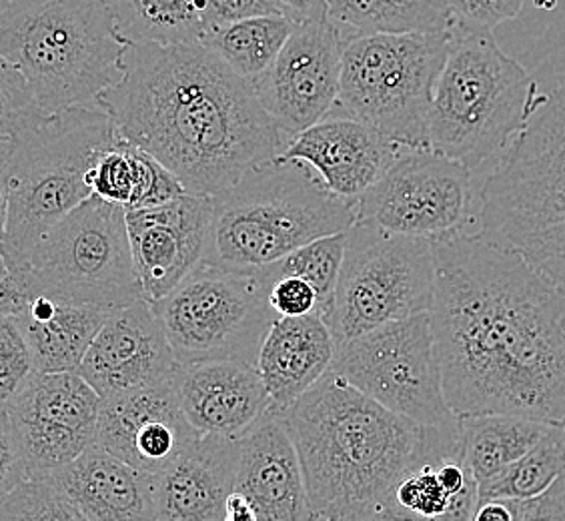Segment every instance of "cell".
Masks as SVG:
<instances>
[{
	"mask_svg": "<svg viewBox=\"0 0 565 521\" xmlns=\"http://www.w3.org/2000/svg\"><path fill=\"white\" fill-rule=\"evenodd\" d=\"M115 139L109 115L98 107L49 115L12 139L11 157L2 171L9 221L0 253L17 281L44 237L93 196L88 169Z\"/></svg>",
	"mask_w": 565,
	"mask_h": 521,
	"instance_id": "obj_8",
	"label": "cell"
},
{
	"mask_svg": "<svg viewBox=\"0 0 565 521\" xmlns=\"http://www.w3.org/2000/svg\"><path fill=\"white\" fill-rule=\"evenodd\" d=\"M537 83L488 31L454 29L427 119V147L473 173L503 159L532 115Z\"/></svg>",
	"mask_w": 565,
	"mask_h": 521,
	"instance_id": "obj_7",
	"label": "cell"
},
{
	"mask_svg": "<svg viewBox=\"0 0 565 521\" xmlns=\"http://www.w3.org/2000/svg\"><path fill=\"white\" fill-rule=\"evenodd\" d=\"M479 193L481 233L522 253L565 291V85L537 95Z\"/></svg>",
	"mask_w": 565,
	"mask_h": 521,
	"instance_id": "obj_5",
	"label": "cell"
},
{
	"mask_svg": "<svg viewBox=\"0 0 565 521\" xmlns=\"http://www.w3.org/2000/svg\"><path fill=\"white\" fill-rule=\"evenodd\" d=\"M358 203L333 195L309 164L273 159L213 196L207 257L235 269H262L311 241L343 233Z\"/></svg>",
	"mask_w": 565,
	"mask_h": 521,
	"instance_id": "obj_6",
	"label": "cell"
},
{
	"mask_svg": "<svg viewBox=\"0 0 565 521\" xmlns=\"http://www.w3.org/2000/svg\"><path fill=\"white\" fill-rule=\"evenodd\" d=\"M402 149L365 123L329 113L297 135L279 159L309 164L333 195L359 203Z\"/></svg>",
	"mask_w": 565,
	"mask_h": 521,
	"instance_id": "obj_20",
	"label": "cell"
},
{
	"mask_svg": "<svg viewBox=\"0 0 565 521\" xmlns=\"http://www.w3.org/2000/svg\"><path fill=\"white\" fill-rule=\"evenodd\" d=\"M11 151L12 139H9V137H2V135H0V177H2V171H4V167H7L9 157H11Z\"/></svg>",
	"mask_w": 565,
	"mask_h": 521,
	"instance_id": "obj_50",
	"label": "cell"
},
{
	"mask_svg": "<svg viewBox=\"0 0 565 521\" xmlns=\"http://www.w3.org/2000/svg\"><path fill=\"white\" fill-rule=\"evenodd\" d=\"M527 0H447L456 29L488 31L520 17Z\"/></svg>",
	"mask_w": 565,
	"mask_h": 521,
	"instance_id": "obj_38",
	"label": "cell"
},
{
	"mask_svg": "<svg viewBox=\"0 0 565 521\" xmlns=\"http://www.w3.org/2000/svg\"><path fill=\"white\" fill-rule=\"evenodd\" d=\"M29 479L26 464L7 410H0V500Z\"/></svg>",
	"mask_w": 565,
	"mask_h": 521,
	"instance_id": "obj_40",
	"label": "cell"
},
{
	"mask_svg": "<svg viewBox=\"0 0 565 521\" xmlns=\"http://www.w3.org/2000/svg\"><path fill=\"white\" fill-rule=\"evenodd\" d=\"M435 358L457 417L565 422V291L486 233L431 241Z\"/></svg>",
	"mask_w": 565,
	"mask_h": 521,
	"instance_id": "obj_1",
	"label": "cell"
},
{
	"mask_svg": "<svg viewBox=\"0 0 565 521\" xmlns=\"http://www.w3.org/2000/svg\"><path fill=\"white\" fill-rule=\"evenodd\" d=\"M550 425L510 413L457 417L461 457L478 481V489L486 488L525 456L544 437Z\"/></svg>",
	"mask_w": 565,
	"mask_h": 521,
	"instance_id": "obj_29",
	"label": "cell"
},
{
	"mask_svg": "<svg viewBox=\"0 0 565 521\" xmlns=\"http://www.w3.org/2000/svg\"><path fill=\"white\" fill-rule=\"evenodd\" d=\"M115 309L26 294L19 313L36 373L78 371L98 329Z\"/></svg>",
	"mask_w": 565,
	"mask_h": 521,
	"instance_id": "obj_26",
	"label": "cell"
},
{
	"mask_svg": "<svg viewBox=\"0 0 565 521\" xmlns=\"http://www.w3.org/2000/svg\"><path fill=\"white\" fill-rule=\"evenodd\" d=\"M223 521H259V515H257V511H255V508L250 506V501L243 493L233 491L228 496Z\"/></svg>",
	"mask_w": 565,
	"mask_h": 521,
	"instance_id": "obj_48",
	"label": "cell"
},
{
	"mask_svg": "<svg viewBox=\"0 0 565 521\" xmlns=\"http://www.w3.org/2000/svg\"><path fill=\"white\" fill-rule=\"evenodd\" d=\"M199 437L179 403L174 380L100 400L98 446L142 474H161Z\"/></svg>",
	"mask_w": 565,
	"mask_h": 521,
	"instance_id": "obj_18",
	"label": "cell"
},
{
	"mask_svg": "<svg viewBox=\"0 0 565 521\" xmlns=\"http://www.w3.org/2000/svg\"><path fill=\"white\" fill-rule=\"evenodd\" d=\"M281 419L303 469L313 521H349L415 467L461 449L457 432L414 424L333 370Z\"/></svg>",
	"mask_w": 565,
	"mask_h": 521,
	"instance_id": "obj_3",
	"label": "cell"
},
{
	"mask_svg": "<svg viewBox=\"0 0 565 521\" xmlns=\"http://www.w3.org/2000/svg\"><path fill=\"white\" fill-rule=\"evenodd\" d=\"M345 249H348V231L311 241L257 272L262 275L263 281L267 283V287L279 277H299L309 283L319 299V313L326 317L327 321L335 299Z\"/></svg>",
	"mask_w": 565,
	"mask_h": 521,
	"instance_id": "obj_33",
	"label": "cell"
},
{
	"mask_svg": "<svg viewBox=\"0 0 565 521\" xmlns=\"http://www.w3.org/2000/svg\"><path fill=\"white\" fill-rule=\"evenodd\" d=\"M0 521H88L49 478L26 479L0 500Z\"/></svg>",
	"mask_w": 565,
	"mask_h": 521,
	"instance_id": "obj_34",
	"label": "cell"
},
{
	"mask_svg": "<svg viewBox=\"0 0 565 521\" xmlns=\"http://www.w3.org/2000/svg\"><path fill=\"white\" fill-rule=\"evenodd\" d=\"M431 299V241L392 235L365 223L349 228L335 299L327 317L338 348L377 327L427 313Z\"/></svg>",
	"mask_w": 565,
	"mask_h": 521,
	"instance_id": "obj_12",
	"label": "cell"
},
{
	"mask_svg": "<svg viewBox=\"0 0 565 521\" xmlns=\"http://www.w3.org/2000/svg\"><path fill=\"white\" fill-rule=\"evenodd\" d=\"M12 2H17V0H0V11H4L7 7H11Z\"/></svg>",
	"mask_w": 565,
	"mask_h": 521,
	"instance_id": "obj_51",
	"label": "cell"
},
{
	"mask_svg": "<svg viewBox=\"0 0 565 521\" xmlns=\"http://www.w3.org/2000/svg\"><path fill=\"white\" fill-rule=\"evenodd\" d=\"M335 339L319 311L303 317H275L263 337L257 371L271 412H287L331 370Z\"/></svg>",
	"mask_w": 565,
	"mask_h": 521,
	"instance_id": "obj_24",
	"label": "cell"
},
{
	"mask_svg": "<svg viewBox=\"0 0 565 521\" xmlns=\"http://www.w3.org/2000/svg\"><path fill=\"white\" fill-rule=\"evenodd\" d=\"M522 503L510 498H483L471 521H522Z\"/></svg>",
	"mask_w": 565,
	"mask_h": 521,
	"instance_id": "obj_44",
	"label": "cell"
},
{
	"mask_svg": "<svg viewBox=\"0 0 565 521\" xmlns=\"http://www.w3.org/2000/svg\"><path fill=\"white\" fill-rule=\"evenodd\" d=\"M267 299L275 317H303L319 311L313 287L299 277H279L269 283Z\"/></svg>",
	"mask_w": 565,
	"mask_h": 521,
	"instance_id": "obj_39",
	"label": "cell"
},
{
	"mask_svg": "<svg viewBox=\"0 0 565 521\" xmlns=\"http://www.w3.org/2000/svg\"><path fill=\"white\" fill-rule=\"evenodd\" d=\"M213 196H177L163 205L127 211L135 275L142 299L157 304L207 257Z\"/></svg>",
	"mask_w": 565,
	"mask_h": 521,
	"instance_id": "obj_17",
	"label": "cell"
},
{
	"mask_svg": "<svg viewBox=\"0 0 565 521\" xmlns=\"http://www.w3.org/2000/svg\"><path fill=\"white\" fill-rule=\"evenodd\" d=\"M19 283L24 294L107 309L142 299L127 211L88 196L44 237Z\"/></svg>",
	"mask_w": 565,
	"mask_h": 521,
	"instance_id": "obj_11",
	"label": "cell"
},
{
	"mask_svg": "<svg viewBox=\"0 0 565 521\" xmlns=\"http://www.w3.org/2000/svg\"><path fill=\"white\" fill-rule=\"evenodd\" d=\"M343 49L345 43L323 11L295 24L275 63L250 83L285 147L333 109Z\"/></svg>",
	"mask_w": 565,
	"mask_h": 521,
	"instance_id": "obj_15",
	"label": "cell"
},
{
	"mask_svg": "<svg viewBox=\"0 0 565 521\" xmlns=\"http://www.w3.org/2000/svg\"><path fill=\"white\" fill-rule=\"evenodd\" d=\"M275 2L279 4L282 14L291 19L295 24L309 21L326 11V0H275Z\"/></svg>",
	"mask_w": 565,
	"mask_h": 521,
	"instance_id": "obj_47",
	"label": "cell"
},
{
	"mask_svg": "<svg viewBox=\"0 0 565 521\" xmlns=\"http://www.w3.org/2000/svg\"><path fill=\"white\" fill-rule=\"evenodd\" d=\"M239 456V439L201 435L183 456L151 476L154 520L223 521Z\"/></svg>",
	"mask_w": 565,
	"mask_h": 521,
	"instance_id": "obj_22",
	"label": "cell"
},
{
	"mask_svg": "<svg viewBox=\"0 0 565 521\" xmlns=\"http://www.w3.org/2000/svg\"><path fill=\"white\" fill-rule=\"evenodd\" d=\"M481 187L466 164L431 149H402L359 199L358 221L392 235L447 241L481 233Z\"/></svg>",
	"mask_w": 565,
	"mask_h": 521,
	"instance_id": "obj_13",
	"label": "cell"
},
{
	"mask_svg": "<svg viewBox=\"0 0 565 521\" xmlns=\"http://www.w3.org/2000/svg\"><path fill=\"white\" fill-rule=\"evenodd\" d=\"M451 34H377L348 41L338 100L329 113L361 120L403 149H429L427 119Z\"/></svg>",
	"mask_w": 565,
	"mask_h": 521,
	"instance_id": "obj_9",
	"label": "cell"
},
{
	"mask_svg": "<svg viewBox=\"0 0 565 521\" xmlns=\"http://www.w3.org/2000/svg\"><path fill=\"white\" fill-rule=\"evenodd\" d=\"M44 117L26 78L9 59L0 55V135L14 139L33 129Z\"/></svg>",
	"mask_w": 565,
	"mask_h": 521,
	"instance_id": "obj_36",
	"label": "cell"
},
{
	"mask_svg": "<svg viewBox=\"0 0 565 521\" xmlns=\"http://www.w3.org/2000/svg\"><path fill=\"white\" fill-rule=\"evenodd\" d=\"M87 183L93 195L125 211L163 205L186 193L167 167L119 135L95 157Z\"/></svg>",
	"mask_w": 565,
	"mask_h": 521,
	"instance_id": "obj_27",
	"label": "cell"
},
{
	"mask_svg": "<svg viewBox=\"0 0 565 521\" xmlns=\"http://www.w3.org/2000/svg\"><path fill=\"white\" fill-rule=\"evenodd\" d=\"M295 22L282 14H263L211 26L201 44L245 81H257L275 63Z\"/></svg>",
	"mask_w": 565,
	"mask_h": 521,
	"instance_id": "obj_31",
	"label": "cell"
},
{
	"mask_svg": "<svg viewBox=\"0 0 565 521\" xmlns=\"http://www.w3.org/2000/svg\"><path fill=\"white\" fill-rule=\"evenodd\" d=\"M522 521H565V476L544 493L523 500Z\"/></svg>",
	"mask_w": 565,
	"mask_h": 521,
	"instance_id": "obj_42",
	"label": "cell"
},
{
	"mask_svg": "<svg viewBox=\"0 0 565 521\" xmlns=\"http://www.w3.org/2000/svg\"><path fill=\"white\" fill-rule=\"evenodd\" d=\"M34 375L33 353L19 317L14 313L0 316V410H7Z\"/></svg>",
	"mask_w": 565,
	"mask_h": 521,
	"instance_id": "obj_35",
	"label": "cell"
},
{
	"mask_svg": "<svg viewBox=\"0 0 565 521\" xmlns=\"http://www.w3.org/2000/svg\"><path fill=\"white\" fill-rule=\"evenodd\" d=\"M267 294L257 269L203 259L152 309L179 365L233 359L255 368L275 319Z\"/></svg>",
	"mask_w": 565,
	"mask_h": 521,
	"instance_id": "obj_10",
	"label": "cell"
},
{
	"mask_svg": "<svg viewBox=\"0 0 565 521\" xmlns=\"http://www.w3.org/2000/svg\"><path fill=\"white\" fill-rule=\"evenodd\" d=\"M46 478L65 493L85 520L157 521L151 476L98 444Z\"/></svg>",
	"mask_w": 565,
	"mask_h": 521,
	"instance_id": "obj_25",
	"label": "cell"
},
{
	"mask_svg": "<svg viewBox=\"0 0 565 521\" xmlns=\"http://www.w3.org/2000/svg\"><path fill=\"white\" fill-rule=\"evenodd\" d=\"M331 370L385 410L439 432H457L427 313L377 327L338 348Z\"/></svg>",
	"mask_w": 565,
	"mask_h": 521,
	"instance_id": "obj_14",
	"label": "cell"
},
{
	"mask_svg": "<svg viewBox=\"0 0 565 521\" xmlns=\"http://www.w3.org/2000/svg\"><path fill=\"white\" fill-rule=\"evenodd\" d=\"M177 368L173 349L152 305L137 299L110 313L76 373L103 400L173 381Z\"/></svg>",
	"mask_w": 565,
	"mask_h": 521,
	"instance_id": "obj_19",
	"label": "cell"
},
{
	"mask_svg": "<svg viewBox=\"0 0 565 521\" xmlns=\"http://www.w3.org/2000/svg\"><path fill=\"white\" fill-rule=\"evenodd\" d=\"M349 521H431L417 515L414 511L405 510L393 498L392 491L380 500L373 501L367 508L358 511Z\"/></svg>",
	"mask_w": 565,
	"mask_h": 521,
	"instance_id": "obj_43",
	"label": "cell"
},
{
	"mask_svg": "<svg viewBox=\"0 0 565 521\" xmlns=\"http://www.w3.org/2000/svg\"><path fill=\"white\" fill-rule=\"evenodd\" d=\"M125 46L103 0H17L0 11V55L24 75L44 115L97 107L120 78Z\"/></svg>",
	"mask_w": 565,
	"mask_h": 521,
	"instance_id": "obj_4",
	"label": "cell"
},
{
	"mask_svg": "<svg viewBox=\"0 0 565 521\" xmlns=\"http://www.w3.org/2000/svg\"><path fill=\"white\" fill-rule=\"evenodd\" d=\"M434 464L435 461H427L424 466L415 467L392 489L393 498L399 506L427 520L441 515L449 503V496L437 479Z\"/></svg>",
	"mask_w": 565,
	"mask_h": 521,
	"instance_id": "obj_37",
	"label": "cell"
},
{
	"mask_svg": "<svg viewBox=\"0 0 565 521\" xmlns=\"http://www.w3.org/2000/svg\"><path fill=\"white\" fill-rule=\"evenodd\" d=\"M97 107L191 195H221L285 151L249 81L201 43H127Z\"/></svg>",
	"mask_w": 565,
	"mask_h": 521,
	"instance_id": "obj_2",
	"label": "cell"
},
{
	"mask_svg": "<svg viewBox=\"0 0 565 521\" xmlns=\"http://www.w3.org/2000/svg\"><path fill=\"white\" fill-rule=\"evenodd\" d=\"M326 19L343 43L377 34L451 33L447 0H326Z\"/></svg>",
	"mask_w": 565,
	"mask_h": 521,
	"instance_id": "obj_28",
	"label": "cell"
},
{
	"mask_svg": "<svg viewBox=\"0 0 565 521\" xmlns=\"http://www.w3.org/2000/svg\"><path fill=\"white\" fill-rule=\"evenodd\" d=\"M174 390L189 424L201 435L241 439L271 410L257 368L233 359L179 365Z\"/></svg>",
	"mask_w": 565,
	"mask_h": 521,
	"instance_id": "obj_21",
	"label": "cell"
},
{
	"mask_svg": "<svg viewBox=\"0 0 565 521\" xmlns=\"http://www.w3.org/2000/svg\"><path fill=\"white\" fill-rule=\"evenodd\" d=\"M565 476V422L550 425L535 446L511 464L501 476L479 489L483 498L532 500Z\"/></svg>",
	"mask_w": 565,
	"mask_h": 521,
	"instance_id": "obj_32",
	"label": "cell"
},
{
	"mask_svg": "<svg viewBox=\"0 0 565 521\" xmlns=\"http://www.w3.org/2000/svg\"><path fill=\"white\" fill-rule=\"evenodd\" d=\"M7 221H9V191L0 177V243H2L4 231H7Z\"/></svg>",
	"mask_w": 565,
	"mask_h": 521,
	"instance_id": "obj_49",
	"label": "cell"
},
{
	"mask_svg": "<svg viewBox=\"0 0 565 521\" xmlns=\"http://www.w3.org/2000/svg\"><path fill=\"white\" fill-rule=\"evenodd\" d=\"M263 14H282V11L275 0H207L205 21H207L209 31L211 26H217V24L241 21L249 17H263Z\"/></svg>",
	"mask_w": 565,
	"mask_h": 521,
	"instance_id": "obj_41",
	"label": "cell"
},
{
	"mask_svg": "<svg viewBox=\"0 0 565 521\" xmlns=\"http://www.w3.org/2000/svg\"><path fill=\"white\" fill-rule=\"evenodd\" d=\"M26 294L22 289L21 283L12 277L7 260L0 253V316L4 313H19L24 305Z\"/></svg>",
	"mask_w": 565,
	"mask_h": 521,
	"instance_id": "obj_46",
	"label": "cell"
},
{
	"mask_svg": "<svg viewBox=\"0 0 565 521\" xmlns=\"http://www.w3.org/2000/svg\"><path fill=\"white\" fill-rule=\"evenodd\" d=\"M127 43H201L207 0H103Z\"/></svg>",
	"mask_w": 565,
	"mask_h": 521,
	"instance_id": "obj_30",
	"label": "cell"
},
{
	"mask_svg": "<svg viewBox=\"0 0 565 521\" xmlns=\"http://www.w3.org/2000/svg\"><path fill=\"white\" fill-rule=\"evenodd\" d=\"M239 446L235 491L250 501L259 521H313L303 469L281 415L269 410Z\"/></svg>",
	"mask_w": 565,
	"mask_h": 521,
	"instance_id": "obj_23",
	"label": "cell"
},
{
	"mask_svg": "<svg viewBox=\"0 0 565 521\" xmlns=\"http://www.w3.org/2000/svg\"><path fill=\"white\" fill-rule=\"evenodd\" d=\"M100 397L76 371L36 373L7 413L29 479L46 478L97 444Z\"/></svg>",
	"mask_w": 565,
	"mask_h": 521,
	"instance_id": "obj_16",
	"label": "cell"
},
{
	"mask_svg": "<svg viewBox=\"0 0 565 521\" xmlns=\"http://www.w3.org/2000/svg\"><path fill=\"white\" fill-rule=\"evenodd\" d=\"M478 481L473 479L457 496L449 498L446 511L431 521H471L473 520L476 508H478Z\"/></svg>",
	"mask_w": 565,
	"mask_h": 521,
	"instance_id": "obj_45",
	"label": "cell"
}]
</instances>
